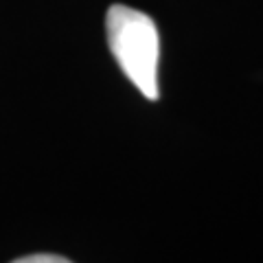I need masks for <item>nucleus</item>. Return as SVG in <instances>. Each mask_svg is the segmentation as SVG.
I'll use <instances>...</instances> for the list:
<instances>
[{
  "instance_id": "nucleus-1",
  "label": "nucleus",
  "mask_w": 263,
  "mask_h": 263,
  "mask_svg": "<svg viewBox=\"0 0 263 263\" xmlns=\"http://www.w3.org/2000/svg\"><path fill=\"white\" fill-rule=\"evenodd\" d=\"M108 44L121 70L149 101L158 99V27L147 13L125 5H112L105 15Z\"/></svg>"
},
{
  "instance_id": "nucleus-2",
  "label": "nucleus",
  "mask_w": 263,
  "mask_h": 263,
  "mask_svg": "<svg viewBox=\"0 0 263 263\" xmlns=\"http://www.w3.org/2000/svg\"><path fill=\"white\" fill-rule=\"evenodd\" d=\"M15 263H68V257H60V254H29V257L15 259Z\"/></svg>"
}]
</instances>
